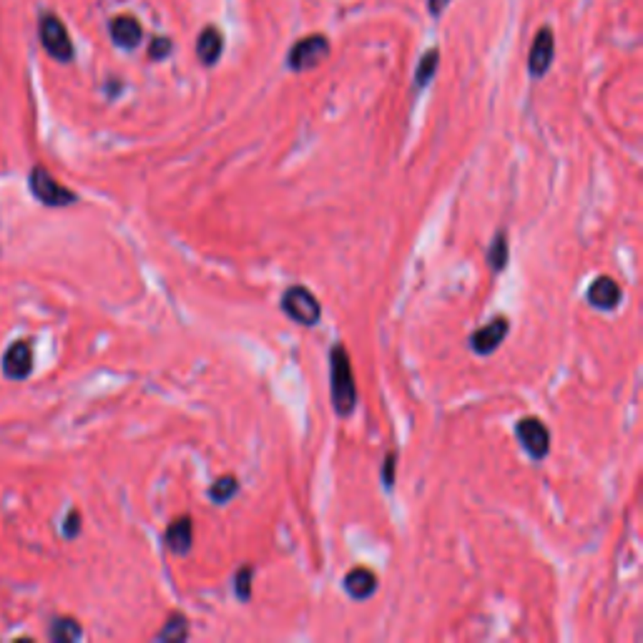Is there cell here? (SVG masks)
<instances>
[{"instance_id":"6da1fadb","label":"cell","mask_w":643,"mask_h":643,"mask_svg":"<svg viewBox=\"0 0 643 643\" xmlns=\"http://www.w3.org/2000/svg\"><path fill=\"white\" fill-rule=\"evenodd\" d=\"M329 380H332V402L337 415L347 418L357 405V387L352 374L350 355L342 345H335L329 352Z\"/></svg>"},{"instance_id":"7a4b0ae2","label":"cell","mask_w":643,"mask_h":643,"mask_svg":"<svg viewBox=\"0 0 643 643\" xmlns=\"http://www.w3.org/2000/svg\"><path fill=\"white\" fill-rule=\"evenodd\" d=\"M282 309L284 315L294 319L297 325H305V327H315L322 317V307L317 302V297L307 287H289L282 294Z\"/></svg>"},{"instance_id":"3957f363","label":"cell","mask_w":643,"mask_h":643,"mask_svg":"<svg viewBox=\"0 0 643 643\" xmlns=\"http://www.w3.org/2000/svg\"><path fill=\"white\" fill-rule=\"evenodd\" d=\"M515 435H518L523 450L531 455L533 460H543L548 450H551V432L545 428V422L538 418H523L515 425Z\"/></svg>"},{"instance_id":"277c9868","label":"cell","mask_w":643,"mask_h":643,"mask_svg":"<svg viewBox=\"0 0 643 643\" xmlns=\"http://www.w3.org/2000/svg\"><path fill=\"white\" fill-rule=\"evenodd\" d=\"M31 192L45 206H68V203L76 202V194L63 189L43 166H35L31 171Z\"/></svg>"},{"instance_id":"5b68a950","label":"cell","mask_w":643,"mask_h":643,"mask_svg":"<svg viewBox=\"0 0 643 643\" xmlns=\"http://www.w3.org/2000/svg\"><path fill=\"white\" fill-rule=\"evenodd\" d=\"M41 43L56 61L66 63V61L73 58V43L68 38L66 25L58 21L56 15H43V21H41Z\"/></svg>"},{"instance_id":"8992f818","label":"cell","mask_w":643,"mask_h":643,"mask_svg":"<svg viewBox=\"0 0 643 643\" xmlns=\"http://www.w3.org/2000/svg\"><path fill=\"white\" fill-rule=\"evenodd\" d=\"M329 56V41L325 35H309L305 41L294 45L289 53V68L292 71H312Z\"/></svg>"},{"instance_id":"52a82bcc","label":"cell","mask_w":643,"mask_h":643,"mask_svg":"<svg viewBox=\"0 0 643 643\" xmlns=\"http://www.w3.org/2000/svg\"><path fill=\"white\" fill-rule=\"evenodd\" d=\"M510 322L508 317H496L493 322H487L486 327H480L470 337V347L478 355H493L503 345V339L508 337Z\"/></svg>"},{"instance_id":"ba28073f","label":"cell","mask_w":643,"mask_h":643,"mask_svg":"<svg viewBox=\"0 0 643 643\" xmlns=\"http://www.w3.org/2000/svg\"><path fill=\"white\" fill-rule=\"evenodd\" d=\"M553 33L548 28H541L538 35H535V43L531 48V58H528V68H531V76L541 79L548 73V68L553 63Z\"/></svg>"},{"instance_id":"9c48e42d","label":"cell","mask_w":643,"mask_h":643,"mask_svg":"<svg viewBox=\"0 0 643 643\" xmlns=\"http://www.w3.org/2000/svg\"><path fill=\"white\" fill-rule=\"evenodd\" d=\"M31 370H33V352H31V345L21 339V342H15L11 350L5 352L3 373L11 380H23V377L31 374Z\"/></svg>"},{"instance_id":"30bf717a","label":"cell","mask_w":643,"mask_h":643,"mask_svg":"<svg viewBox=\"0 0 643 643\" xmlns=\"http://www.w3.org/2000/svg\"><path fill=\"white\" fill-rule=\"evenodd\" d=\"M621 287L616 284V279L610 277H599L593 279V284L588 287L586 299L588 305L596 307V309H616L621 302Z\"/></svg>"},{"instance_id":"8fae6325","label":"cell","mask_w":643,"mask_h":643,"mask_svg":"<svg viewBox=\"0 0 643 643\" xmlns=\"http://www.w3.org/2000/svg\"><path fill=\"white\" fill-rule=\"evenodd\" d=\"M164 541H166V548H169L171 553L176 555L189 553L194 541L192 518H189V515H181V518L171 520L169 528H166V535H164Z\"/></svg>"},{"instance_id":"7c38bea8","label":"cell","mask_w":643,"mask_h":643,"mask_svg":"<svg viewBox=\"0 0 643 643\" xmlns=\"http://www.w3.org/2000/svg\"><path fill=\"white\" fill-rule=\"evenodd\" d=\"M345 591L355 600H367L377 591V576L370 568H352L345 576Z\"/></svg>"},{"instance_id":"4fadbf2b","label":"cell","mask_w":643,"mask_h":643,"mask_svg":"<svg viewBox=\"0 0 643 643\" xmlns=\"http://www.w3.org/2000/svg\"><path fill=\"white\" fill-rule=\"evenodd\" d=\"M141 35H144V31H141L138 21L131 18V15H118L111 23L113 43L121 45V48H136V45L141 43Z\"/></svg>"},{"instance_id":"5bb4252c","label":"cell","mask_w":643,"mask_h":643,"mask_svg":"<svg viewBox=\"0 0 643 643\" xmlns=\"http://www.w3.org/2000/svg\"><path fill=\"white\" fill-rule=\"evenodd\" d=\"M222 48H224V38H222V33H219L216 28H212V25H209V28L199 35V41H196V53H199L202 63H206V66H214L219 56H222Z\"/></svg>"},{"instance_id":"9a60e30c","label":"cell","mask_w":643,"mask_h":643,"mask_svg":"<svg viewBox=\"0 0 643 643\" xmlns=\"http://www.w3.org/2000/svg\"><path fill=\"white\" fill-rule=\"evenodd\" d=\"M154 638H156V641H164V643L186 641V638H189V621H186V616L174 613L169 621H166V626H164V629H161V631H158Z\"/></svg>"},{"instance_id":"2e32d148","label":"cell","mask_w":643,"mask_h":643,"mask_svg":"<svg viewBox=\"0 0 643 643\" xmlns=\"http://www.w3.org/2000/svg\"><path fill=\"white\" fill-rule=\"evenodd\" d=\"M80 636H83V629H80V623L73 621V619H56V621L51 623V638L56 643L79 641Z\"/></svg>"},{"instance_id":"e0dca14e","label":"cell","mask_w":643,"mask_h":643,"mask_svg":"<svg viewBox=\"0 0 643 643\" xmlns=\"http://www.w3.org/2000/svg\"><path fill=\"white\" fill-rule=\"evenodd\" d=\"M487 264L493 271L506 269V264H508V237H506V232H497L496 239H493V244L487 249Z\"/></svg>"},{"instance_id":"ac0fdd59","label":"cell","mask_w":643,"mask_h":643,"mask_svg":"<svg viewBox=\"0 0 643 643\" xmlns=\"http://www.w3.org/2000/svg\"><path fill=\"white\" fill-rule=\"evenodd\" d=\"M237 493H239V480L234 478V475H224V478H219L214 486L209 487V497L214 500L216 506L229 503Z\"/></svg>"},{"instance_id":"d6986e66","label":"cell","mask_w":643,"mask_h":643,"mask_svg":"<svg viewBox=\"0 0 643 643\" xmlns=\"http://www.w3.org/2000/svg\"><path fill=\"white\" fill-rule=\"evenodd\" d=\"M435 68H438V51L432 48L428 56L420 61L418 76H415V83H418V86H428L430 79L435 76Z\"/></svg>"},{"instance_id":"ffe728a7","label":"cell","mask_w":643,"mask_h":643,"mask_svg":"<svg viewBox=\"0 0 643 643\" xmlns=\"http://www.w3.org/2000/svg\"><path fill=\"white\" fill-rule=\"evenodd\" d=\"M251 576H254V568H251V565H241V571H239L237 578H234V583H237V599L249 600V596H251Z\"/></svg>"},{"instance_id":"44dd1931","label":"cell","mask_w":643,"mask_h":643,"mask_svg":"<svg viewBox=\"0 0 643 643\" xmlns=\"http://www.w3.org/2000/svg\"><path fill=\"white\" fill-rule=\"evenodd\" d=\"M395 460H397L395 452H387V455H384L383 483H384V487H387V490L395 486Z\"/></svg>"},{"instance_id":"7402d4cb","label":"cell","mask_w":643,"mask_h":643,"mask_svg":"<svg viewBox=\"0 0 643 643\" xmlns=\"http://www.w3.org/2000/svg\"><path fill=\"white\" fill-rule=\"evenodd\" d=\"M169 53H171L169 38H156V41L151 43V48H148V56L154 58V61H161V58H166Z\"/></svg>"},{"instance_id":"603a6c76","label":"cell","mask_w":643,"mask_h":643,"mask_svg":"<svg viewBox=\"0 0 643 643\" xmlns=\"http://www.w3.org/2000/svg\"><path fill=\"white\" fill-rule=\"evenodd\" d=\"M79 531H80L79 510H71V513H68V518H66V525H63V535H66V538H76V535H79Z\"/></svg>"},{"instance_id":"cb8c5ba5","label":"cell","mask_w":643,"mask_h":643,"mask_svg":"<svg viewBox=\"0 0 643 643\" xmlns=\"http://www.w3.org/2000/svg\"><path fill=\"white\" fill-rule=\"evenodd\" d=\"M448 3H450V0H430V13H432V15H440V13L448 8Z\"/></svg>"}]
</instances>
